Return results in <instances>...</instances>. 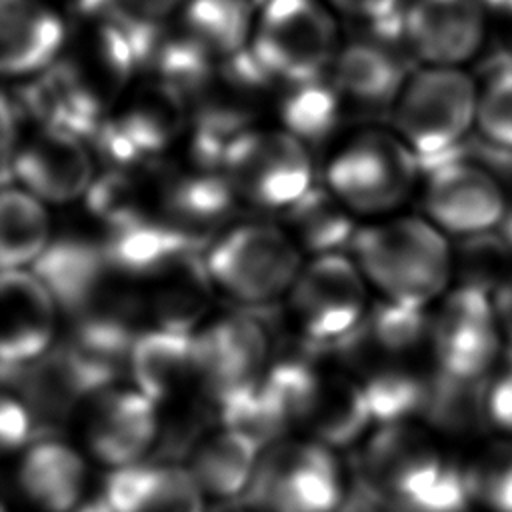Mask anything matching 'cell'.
I'll list each match as a JSON object with an SVG mask.
<instances>
[{
    "mask_svg": "<svg viewBox=\"0 0 512 512\" xmlns=\"http://www.w3.org/2000/svg\"><path fill=\"white\" fill-rule=\"evenodd\" d=\"M138 56L112 0H88L68 26L64 46L46 70L58 92L88 126V138L126 96Z\"/></svg>",
    "mask_w": 512,
    "mask_h": 512,
    "instance_id": "1",
    "label": "cell"
},
{
    "mask_svg": "<svg viewBox=\"0 0 512 512\" xmlns=\"http://www.w3.org/2000/svg\"><path fill=\"white\" fill-rule=\"evenodd\" d=\"M356 264L384 300L426 310L454 274V254L442 230L426 218L400 216L360 228Z\"/></svg>",
    "mask_w": 512,
    "mask_h": 512,
    "instance_id": "2",
    "label": "cell"
},
{
    "mask_svg": "<svg viewBox=\"0 0 512 512\" xmlns=\"http://www.w3.org/2000/svg\"><path fill=\"white\" fill-rule=\"evenodd\" d=\"M476 82L456 66L414 70L392 104L396 134L428 168L454 152L476 124Z\"/></svg>",
    "mask_w": 512,
    "mask_h": 512,
    "instance_id": "3",
    "label": "cell"
},
{
    "mask_svg": "<svg viewBox=\"0 0 512 512\" xmlns=\"http://www.w3.org/2000/svg\"><path fill=\"white\" fill-rule=\"evenodd\" d=\"M260 66L282 84L326 74L338 54V30L318 0H266L250 40Z\"/></svg>",
    "mask_w": 512,
    "mask_h": 512,
    "instance_id": "4",
    "label": "cell"
},
{
    "mask_svg": "<svg viewBox=\"0 0 512 512\" xmlns=\"http://www.w3.org/2000/svg\"><path fill=\"white\" fill-rule=\"evenodd\" d=\"M214 286L244 304H268L294 284L302 254L292 236L270 224H242L206 252Z\"/></svg>",
    "mask_w": 512,
    "mask_h": 512,
    "instance_id": "5",
    "label": "cell"
},
{
    "mask_svg": "<svg viewBox=\"0 0 512 512\" xmlns=\"http://www.w3.org/2000/svg\"><path fill=\"white\" fill-rule=\"evenodd\" d=\"M418 168L416 154L398 134L368 130L332 156L326 186L356 214H384L410 196Z\"/></svg>",
    "mask_w": 512,
    "mask_h": 512,
    "instance_id": "6",
    "label": "cell"
},
{
    "mask_svg": "<svg viewBox=\"0 0 512 512\" xmlns=\"http://www.w3.org/2000/svg\"><path fill=\"white\" fill-rule=\"evenodd\" d=\"M116 370V362L92 354L68 338L34 362L2 370V374L28 406L42 440L52 438L54 430L84 400L110 388Z\"/></svg>",
    "mask_w": 512,
    "mask_h": 512,
    "instance_id": "7",
    "label": "cell"
},
{
    "mask_svg": "<svg viewBox=\"0 0 512 512\" xmlns=\"http://www.w3.org/2000/svg\"><path fill=\"white\" fill-rule=\"evenodd\" d=\"M222 174L236 196L270 210L288 208L312 188L310 154L284 128H250L232 138Z\"/></svg>",
    "mask_w": 512,
    "mask_h": 512,
    "instance_id": "8",
    "label": "cell"
},
{
    "mask_svg": "<svg viewBox=\"0 0 512 512\" xmlns=\"http://www.w3.org/2000/svg\"><path fill=\"white\" fill-rule=\"evenodd\" d=\"M344 496L336 458L322 442H278L258 460L236 500L266 512H334Z\"/></svg>",
    "mask_w": 512,
    "mask_h": 512,
    "instance_id": "9",
    "label": "cell"
},
{
    "mask_svg": "<svg viewBox=\"0 0 512 512\" xmlns=\"http://www.w3.org/2000/svg\"><path fill=\"white\" fill-rule=\"evenodd\" d=\"M364 274L340 252L314 256L288 290V316L296 332L318 344L346 336L368 310Z\"/></svg>",
    "mask_w": 512,
    "mask_h": 512,
    "instance_id": "10",
    "label": "cell"
},
{
    "mask_svg": "<svg viewBox=\"0 0 512 512\" xmlns=\"http://www.w3.org/2000/svg\"><path fill=\"white\" fill-rule=\"evenodd\" d=\"M502 338L492 294L474 286L458 284L430 316L432 360L450 376H490Z\"/></svg>",
    "mask_w": 512,
    "mask_h": 512,
    "instance_id": "11",
    "label": "cell"
},
{
    "mask_svg": "<svg viewBox=\"0 0 512 512\" xmlns=\"http://www.w3.org/2000/svg\"><path fill=\"white\" fill-rule=\"evenodd\" d=\"M196 380L208 396L212 412L216 408L254 388L264 376L272 338L266 326L252 314H228L210 322L194 334Z\"/></svg>",
    "mask_w": 512,
    "mask_h": 512,
    "instance_id": "12",
    "label": "cell"
},
{
    "mask_svg": "<svg viewBox=\"0 0 512 512\" xmlns=\"http://www.w3.org/2000/svg\"><path fill=\"white\" fill-rule=\"evenodd\" d=\"M424 210L442 232L476 236L502 226L510 206L496 174L460 152L426 168Z\"/></svg>",
    "mask_w": 512,
    "mask_h": 512,
    "instance_id": "13",
    "label": "cell"
},
{
    "mask_svg": "<svg viewBox=\"0 0 512 512\" xmlns=\"http://www.w3.org/2000/svg\"><path fill=\"white\" fill-rule=\"evenodd\" d=\"M276 80L248 50L216 58L186 92L192 128L230 142L252 128Z\"/></svg>",
    "mask_w": 512,
    "mask_h": 512,
    "instance_id": "14",
    "label": "cell"
},
{
    "mask_svg": "<svg viewBox=\"0 0 512 512\" xmlns=\"http://www.w3.org/2000/svg\"><path fill=\"white\" fill-rule=\"evenodd\" d=\"M12 176L42 202H74L96 180L90 144L70 130L40 126L16 150L6 186Z\"/></svg>",
    "mask_w": 512,
    "mask_h": 512,
    "instance_id": "15",
    "label": "cell"
},
{
    "mask_svg": "<svg viewBox=\"0 0 512 512\" xmlns=\"http://www.w3.org/2000/svg\"><path fill=\"white\" fill-rule=\"evenodd\" d=\"M2 370L34 362L54 346L58 302L34 270H2L0 278Z\"/></svg>",
    "mask_w": 512,
    "mask_h": 512,
    "instance_id": "16",
    "label": "cell"
},
{
    "mask_svg": "<svg viewBox=\"0 0 512 512\" xmlns=\"http://www.w3.org/2000/svg\"><path fill=\"white\" fill-rule=\"evenodd\" d=\"M402 34L426 66H460L482 46L486 6L480 0H414L402 12Z\"/></svg>",
    "mask_w": 512,
    "mask_h": 512,
    "instance_id": "17",
    "label": "cell"
},
{
    "mask_svg": "<svg viewBox=\"0 0 512 512\" xmlns=\"http://www.w3.org/2000/svg\"><path fill=\"white\" fill-rule=\"evenodd\" d=\"M154 326L194 334L212 302L214 280L200 248H186L156 264L140 280Z\"/></svg>",
    "mask_w": 512,
    "mask_h": 512,
    "instance_id": "18",
    "label": "cell"
},
{
    "mask_svg": "<svg viewBox=\"0 0 512 512\" xmlns=\"http://www.w3.org/2000/svg\"><path fill=\"white\" fill-rule=\"evenodd\" d=\"M400 44L408 46L402 30L370 32V38L338 50L330 78L350 104L364 108L394 104L410 76L408 56H400Z\"/></svg>",
    "mask_w": 512,
    "mask_h": 512,
    "instance_id": "19",
    "label": "cell"
},
{
    "mask_svg": "<svg viewBox=\"0 0 512 512\" xmlns=\"http://www.w3.org/2000/svg\"><path fill=\"white\" fill-rule=\"evenodd\" d=\"M108 116L142 158L164 152L192 124L186 90L158 76L128 88Z\"/></svg>",
    "mask_w": 512,
    "mask_h": 512,
    "instance_id": "20",
    "label": "cell"
},
{
    "mask_svg": "<svg viewBox=\"0 0 512 512\" xmlns=\"http://www.w3.org/2000/svg\"><path fill=\"white\" fill-rule=\"evenodd\" d=\"M156 402L140 390L106 388L92 398L88 442L96 458L112 466L134 464L158 434Z\"/></svg>",
    "mask_w": 512,
    "mask_h": 512,
    "instance_id": "21",
    "label": "cell"
},
{
    "mask_svg": "<svg viewBox=\"0 0 512 512\" xmlns=\"http://www.w3.org/2000/svg\"><path fill=\"white\" fill-rule=\"evenodd\" d=\"M68 26L44 0H0V66L4 76L32 78L58 58Z\"/></svg>",
    "mask_w": 512,
    "mask_h": 512,
    "instance_id": "22",
    "label": "cell"
},
{
    "mask_svg": "<svg viewBox=\"0 0 512 512\" xmlns=\"http://www.w3.org/2000/svg\"><path fill=\"white\" fill-rule=\"evenodd\" d=\"M474 504L468 464L434 446L426 448L394 482L386 512H466Z\"/></svg>",
    "mask_w": 512,
    "mask_h": 512,
    "instance_id": "23",
    "label": "cell"
},
{
    "mask_svg": "<svg viewBox=\"0 0 512 512\" xmlns=\"http://www.w3.org/2000/svg\"><path fill=\"white\" fill-rule=\"evenodd\" d=\"M136 390L160 404L196 378L194 334L150 326L138 334L128 354Z\"/></svg>",
    "mask_w": 512,
    "mask_h": 512,
    "instance_id": "24",
    "label": "cell"
},
{
    "mask_svg": "<svg viewBox=\"0 0 512 512\" xmlns=\"http://www.w3.org/2000/svg\"><path fill=\"white\" fill-rule=\"evenodd\" d=\"M374 422L362 384L350 372L318 366L312 394L300 424H306L326 446L354 442Z\"/></svg>",
    "mask_w": 512,
    "mask_h": 512,
    "instance_id": "25",
    "label": "cell"
},
{
    "mask_svg": "<svg viewBox=\"0 0 512 512\" xmlns=\"http://www.w3.org/2000/svg\"><path fill=\"white\" fill-rule=\"evenodd\" d=\"M18 478L36 506L46 512H68L80 498L84 464L68 444L42 438L28 448Z\"/></svg>",
    "mask_w": 512,
    "mask_h": 512,
    "instance_id": "26",
    "label": "cell"
},
{
    "mask_svg": "<svg viewBox=\"0 0 512 512\" xmlns=\"http://www.w3.org/2000/svg\"><path fill=\"white\" fill-rule=\"evenodd\" d=\"M254 24L250 0H186L178 26L216 60L248 50Z\"/></svg>",
    "mask_w": 512,
    "mask_h": 512,
    "instance_id": "27",
    "label": "cell"
},
{
    "mask_svg": "<svg viewBox=\"0 0 512 512\" xmlns=\"http://www.w3.org/2000/svg\"><path fill=\"white\" fill-rule=\"evenodd\" d=\"M352 210L344 206L330 190L310 188L294 204L284 208L286 232L298 244L300 250H308L314 256L338 252L344 246H352L356 228Z\"/></svg>",
    "mask_w": 512,
    "mask_h": 512,
    "instance_id": "28",
    "label": "cell"
},
{
    "mask_svg": "<svg viewBox=\"0 0 512 512\" xmlns=\"http://www.w3.org/2000/svg\"><path fill=\"white\" fill-rule=\"evenodd\" d=\"M50 242V216L44 202L22 186H4L0 198L2 270L34 266Z\"/></svg>",
    "mask_w": 512,
    "mask_h": 512,
    "instance_id": "29",
    "label": "cell"
},
{
    "mask_svg": "<svg viewBox=\"0 0 512 512\" xmlns=\"http://www.w3.org/2000/svg\"><path fill=\"white\" fill-rule=\"evenodd\" d=\"M258 442L250 436L224 430L208 438L194 454L192 472L198 484L220 498L238 500L248 488L258 464Z\"/></svg>",
    "mask_w": 512,
    "mask_h": 512,
    "instance_id": "30",
    "label": "cell"
},
{
    "mask_svg": "<svg viewBox=\"0 0 512 512\" xmlns=\"http://www.w3.org/2000/svg\"><path fill=\"white\" fill-rule=\"evenodd\" d=\"M350 104L332 78H314L306 82L284 84L278 112L284 130L302 142L328 138L344 118V106Z\"/></svg>",
    "mask_w": 512,
    "mask_h": 512,
    "instance_id": "31",
    "label": "cell"
},
{
    "mask_svg": "<svg viewBox=\"0 0 512 512\" xmlns=\"http://www.w3.org/2000/svg\"><path fill=\"white\" fill-rule=\"evenodd\" d=\"M486 378H458L434 370L428 382L422 416L436 428L466 434L486 424Z\"/></svg>",
    "mask_w": 512,
    "mask_h": 512,
    "instance_id": "32",
    "label": "cell"
},
{
    "mask_svg": "<svg viewBox=\"0 0 512 512\" xmlns=\"http://www.w3.org/2000/svg\"><path fill=\"white\" fill-rule=\"evenodd\" d=\"M428 446L432 444L426 434L408 422L382 424L356 460V474L366 478L386 498L400 474Z\"/></svg>",
    "mask_w": 512,
    "mask_h": 512,
    "instance_id": "33",
    "label": "cell"
},
{
    "mask_svg": "<svg viewBox=\"0 0 512 512\" xmlns=\"http://www.w3.org/2000/svg\"><path fill=\"white\" fill-rule=\"evenodd\" d=\"M476 126L494 150L512 152V56L490 60L478 88Z\"/></svg>",
    "mask_w": 512,
    "mask_h": 512,
    "instance_id": "34",
    "label": "cell"
},
{
    "mask_svg": "<svg viewBox=\"0 0 512 512\" xmlns=\"http://www.w3.org/2000/svg\"><path fill=\"white\" fill-rule=\"evenodd\" d=\"M510 258L512 246L504 234L502 238H496L492 232L466 236V242L454 254V272L460 276V284L492 294L512 272L508 266Z\"/></svg>",
    "mask_w": 512,
    "mask_h": 512,
    "instance_id": "35",
    "label": "cell"
},
{
    "mask_svg": "<svg viewBox=\"0 0 512 512\" xmlns=\"http://www.w3.org/2000/svg\"><path fill=\"white\" fill-rule=\"evenodd\" d=\"M468 470L476 504L490 512H512V438L488 446Z\"/></svg>",
    "mask_w": 512,
    "mask_h": 512,
    "instance_id": "36",
    "label": "cell"
},
{
    "mask_svg": "<svg viewBox=\"0 0 512 512\" xmlns=\"http://www.w3.org/2000/svg\"><path fill=\"white\" fill-rule=\"evenodd\" d=\"M200 490L194 472L176 464H156L154 480L138 512H204Z\"/></svg>",
    "mask_w": 512,
    "mask_h": 512,
    "instance_id": "37",
    "label": "cell"
},
{
    "mask_svg": "<svg viewBox=\"0 0 512 512\" xmlns=\"http://www.w3.org/2000/svg\"><path fill=\"white\" fill-rule=\"evenodd\" d=\"M486 424L506 436H512V348H506V360L486 384Z\"/></svg>",
    "mask_w": 512,
    "mask_h": 512,
    "instance_id": "38",
    "label": "cell"
},
{
    "mask_svg": "<svg viewBox=\"0 0 512 512\" xmlns=\"http://www.w3.org/2000/svg\"><path fill=\"white\" fill-rule=\"evenodd\" d=\"M0 440L6 450H16L28 442L40 440L38 426H36L28 406L12 394H4V398H2Z\"/></svg>",
    "mask_w": 512,
    "mask_h": 512,
    "instance_id": "39",
    "label": "cell"
},
{
    "mask_svg": "<svg viewBox=\"0 0 512 512\" xmlns=\"http://www.w3.org/2000/svg\"><path fill=\"white\" fill-rule=\"evenodd\" d=\"M346 18L366 26L368 30L392 28L402 22L400 0H326Z\"/></svg>",
    "mask_w": 512,
    "mask_h": 512,
    "instance_id": "40",
    "label": "cell"
},
{
    "mask_svg": "<svg viewBox=\"0 0 512 512\" xmlns=\"http://www.w3.org/2000/svg\"><path fill=\"white\" fill-rule=\"evenodd\" d=\"M116 8L130 20L144 26H160L186 0H112Z\"/></svg>",
    "mask_w": 512,
    "mask_h": 512,
    "instance_id": "41",
    "label": "cell"
},
{
    "mask_svg": "<svg viewBox=\"0 0 512 512\" xmlns=\"http://www.w3.org/2000/svg\"><path fill=\"white\" fill-rule=\"evenodd\" d=\"M334 512H386V498L366 478L356 474Z\"/></svg>",
    "mask_w": 512,
    "mask_h": 512,
    "instance_id": "42",
    "label": "cell"
},
{
    "mask_svg": "<svg viewBox=\"0 0 512 512\" xmlns=\"http://www.w3.org/2000/svg\"><path fill=\"white\" fill-rule=\"evenodd\" d=\"M492 302L502 336L508 348H512V272L496 286V290L492 292Z\"/></svg>",
    "mask_w": 512,
    "mask_h": 512,
    "instance_id": "43",
    "label": "cell"
},
{
    "mask_svg": "<svg viewBox=\"0 0 512 512\" xmlns=\"http://www.w3.org/2000/svg\"><path fill=\"white\" fill-rule=\"evenodd\" d=\"M500 20V38L504 46V54L512 56V0H504L496 10Z\"/></svg>",
    "mask_w": 512,
    "mask_h": 512,
    "instance_id": "44",
    "label": "cell"
},
{
    "mask_svg": "<svg viewBox=\"0 0 512 512\" xmlns=\"http://www.w3.org/2000/svg\"><path fill=\"white\" fill-rule=\"evenodd\" d=\"M68 512H112V508L108 506V502L104 500V496H94L82 504H76L72 510Z\"/></svg>",
    "mask_w": 512,
    "mask_h": 512,
    "instance_id": "45",
    "label": "cell"
},
{
    "mask_svg": "<svg viewBox=\"0 0 512 512\" xmlns=\"http://www.w3.org/2000/svg\"><path fill=\"white\" fill-rule=\"evenodd\" d=\"M480 2L486 6V10H498L504 0H480Z\"/></svg>",
    "mask_w": 512,
    "mask_h": 512,
    "instance_id": "46",
    "label": "cell"
}]
</instances>
